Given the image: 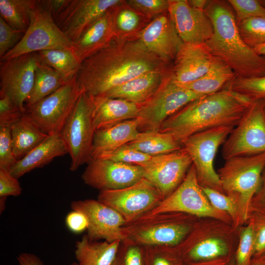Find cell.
Instances as JSON below:
<instances>
[{
  "instance_id": "1",
  "label": "cell",
  "mask_w": 265,
  "mask_h": 265,
  "mask_svg": "<svg viewBox=\"0 0 265 265\" xmlns=\"http://www.w3.org/2000/svg\"><path fill=\"white\" fill-rule=\"evenodd\" d=\"M167 64L149 52L137 37L116 38L81 63L76 79L82 92L100 98L144 73L167 70Z\"/></svg>"
},
{
  "instance_id": "2",
  "label": "cell",
  "mask_w": 265,
  "mask_h": 265,
  "mask_svg": "<svg viewBox=\"0 0 265 265\" xmlns=\"http://www.w3.org/2000/svg\"><path fill=\"white\" fill-rule=\"evenodd\" d=\"M253 101L230 88L195 100L168 117L159 131L183 142L190 136L212 128L236 126Z\"/></svg>"
},
{
  "instance_id": "3",
  "label": "cell",
  "mask_w": 265,
  "mask_h": 265,
  "mask_svg": "<svg viewBox=\"0 0 265 265\" xmlns=\"http://www.w3.org/2000/svg\"><path fill=\"white\" fill-rule=\"evenodd\" d=\"M213 32L205 43L211 54L226 63L236 78L260 77L265 74V56L258 54L242 40L230 9L219 1L210 2L204 10Z\"/></svg>"
},
{
  "instance_id": "4",
  "label": "cell",
  "mask_w": 265,
  "mask_h": 265,
  "mask_svg": "<svg viewBox=\"0 0 265 265\" xmlns=\"http://www.w3.org/2000/svg\"><path fill=\"white\" fill-rule=\"evenodd\" d=\"M265 167V152L225 159L218 170L222 192L238 202V220L244 222L251 212V202L260 187Z\"/></svg>"
},
{
  "instance_id": "5",
  "label": "cell",
  "mask_w": 265,
  "mask_h": 265,
  "mask_svg": "<svg viewBox=\"0 0 265 265\" xmlns=\"http://www.w3.org/2000/svg\"><path fill=\"white\" fill-rule=\"evenodd\" d=\"M189 214L164 212L142 215L121 228L124 240L143 246H177L191 231Z\"/></svg>"
},
{
  "instance_id": "6",
  "label": "cell",
  "mask_w": 265,
  "mask_h": 265,
  "mask_svg": "<svg viewBox=\"0 0 265 265\" xmlns=\"http://www.w3.org/2000/svg\"><path fill=\"white\" fill-rule=\"evenodd\" d=\"M94 108L93 98L82 92L61 132L71 157V171H76L91 160L95 132L93 124Z\"/></svg>"
},
{
  "instance_id": "7",
  "label": "cell",
  "mask_w": 265,
  "mask_h": 265,
  "mask_svg": "<svg viewBox=\"0 0 265 265\" xmlns=\"http://www.w3.org/2000/svg\"><path fill=\"white\" fill-rule=\"evenodd\" d=\"M71 48L72 43L56 25L45 0H39L22 38L0 60L44 50Z\"/></svg>"
},
{
  "instance_id": "8",
  "label": "cell",
  "mask_w": 265,
  "mask_h": 265,
  "mask_svg": "<svg viewBox=\"0 0 265 265\" xmlns=\"http://www.w3.org/2000/svg\"><path fill=\"white\" fill-rule=\"evenodd\" d=\"M206 95L196 93L177 83L172 73L165 79L157 91L141 104L138 118L142 132L159 131L168 117L189 103Z\"/></svg>"
},
{
  "instance_id": "9",
  "label": "cell",
  "mask_w": 265,
  "mask_h": 265,
  "mask_svg": "<svg viewBox=\"0 0 265 265\" xmlns=\"http://www.w3.org/2000/svg\"><path fill=\"white\" fill-rule=\"evenodd\" d=\"M234 127L223 126L212 128L195 133L183 142L195 167L201 186L222 192L220 178L214 169V159L219 147Z\"/></svg>"
},
{
  "instance_id": "10",
  "label": "cell",
  "mask_w": 265,
  "mask_h": 265,
  "mask_svg": "<svg viewBox=\"0 0 265 265\" xmlns=\"http://www.w3.org/2000/svg\"><path fill=\"white\" fill-rule=\"evenodd\" d=\"M265 152V101L254 100L224 143V159Z\"/></svg>"
},
{
  "instance_id": "11",
  "label": "cell",
  "mask_w": 265,
  "mask_h": 265,
  "mask_svg": "<svg viewBox=\"0 0 265 265\" xmlns=\"http://www.w3.org/2000/svg\"><path fill=\"white\" fill-rule=\"evenodd\" d=\"M82 92L76 76L53 93L26 107L25 112L48 135L60 134Z\"/></svg>"
},
{
  "instance_id": "12",
  "label": "cell",
  "mask_w": 265,
  "mask_h": 265,
  "mask_svg": "<svg viewBox=\"0 0 265 265\" xmlns=\"http://www.w3.org/2000/svg\"><path fill=\"white\" fill-rule=\"evenodd\" d=\"M164 212H181L190 215L225 219L226 213L210 203L198 182L192 164L179 186L151 212L143 215Z\"/></svg>"
},
{
  "instance_id": "13",
  "label": "cell",
  "mask_w": 265,
  "mask_h": 265,
  "mask_svg": "<svg viewBox=\"0 0 265 265\" xmlns=\"http://www.w3.org/2000/svg\"><path fill=\"white\" fill-rule=\"evenodd\" d=\"M163 199L156 187L145 178L125 188L100 191L97 199L117 211L126 223L151 212Z\"/></svg>"
},
{
  "instance_id": "14",
  "label": "cell",
  "mask_w": 265,
  "mask_h": 265,
  "mask_svg": "<svg viewBox=\"0 0 265 265\" xmlns=\"http://www.w3.org/2000/svg\"><path fill=\"white\" fill-rule=\"evenodd\" d=\"M40 61L37 52L0 61V92L6 94L23 112Z\"/></svg>"
},
{
  "instance_id": "15",
  "label": "cell",
  "mask_w": 265,
  "mask_h": 265,
  "mask_svg": "<svg viewBox=\"0 0 265 265\" xmlns=\"http://www.w3.org/2000/svg\"><path fill=\"white\" fill-rule=\"evenodd\" d=\"M192 164L183 147L176 151L152 156L139 166L144 170V178L156 187L164 199L181 184Z\"/></svg>"
},
{
  "instance_id": "16",
  "label": "cell",
  "mask_w": 265,
  "mask_h": 265,
  "mask_svg": "<svg viewBox=\"0 0 265 265\" xmlns=\"http://www.w3.org/2000/svg\"><path fill=\"white\" fill-rule=\"evenodd\" d=\"M143 178L139 165L102 159L91 160L81 175L85 184L100 191L125 188Z\"/></svg>"
},
{
  "instance_id": "17",
  "label": "cell",
  "mask_w": 265,
  "mask_h": 265,
  "mask_svg": "<svg viewBox=\"0 0 265 265\" xmlns=\"http://www.w3.org/2000/svg\"><path fill=\"white\" fill-rule=\"evenodd\" d=\"M71 207L86 215L88 222L86 235L90 240L103 239L109 242L124 240L121 228L126 222L115 210L94 199L74 201Z\"/></svg>"
},
{
  "instance_id": "18",
  "label": "cell",
  "mask_w": 265,
  "mask_h": 265,
  "mask_svg": "<svg viewBox=\"0 0 265 265\" xmlns=\"http://www.w3.org/2000/svg\"><path fill=\"white\" fill-rule=\"evenodd\" d=\"M121 0H70L54 19L58 28L73 43L94 21Z\"/></svg>"
},
{
  "instance_id": "19",
  "label": "cell",
  "mask_w": 265,
  "mask_h": 265,
  "mask_svg": "<svg viewBox=\"0 0 265 265\" xmlns=\"http://www.w3.org/2000/svg\"><path fill=\"white\" fill-rule=\"evenodd\" d=\"M168 13L184 44H203L212 36V22L204 10L191 7L186 0H169Z\"/></svg>"
},
{
  "instance_id": "20",
  "label": "cell",
  "mask_w": 265,
  "mask_h": 265,
  "mask_svg": "<svg viewBox=\"0 0 265 265\" xmlns=\"http://www.w3.org/2000/svg\"><path fill=\"white\" fill-rule=\"evenodd\" d=\"M136 37L149 52L167 64L175 60L184 44L168 12L154 18Z\"/></svg>"
},
{
  "instance_id": "21",
  "label": "cell",
  "mask_w": 265,
  "mask_h": 265,
  "mask_svg": "<svg viewBox=\"0 0 265 265\" xmlns=\"http://www.w3.org/2000/svg\"><path fill=\"white\" fill-rule=\"evenodd\" d=\"M213 58L204 44L184 43L174 60L172 78L180 84L193 81L208 72Z\"/></svg>"
},
{
  "instance_id": "22",
  "label": "cell",
  "mask_w": 265,
  "mask_h": 265,
  "mask_svg": "<svg viewBox=\"0 0 265 265\" xmlns=\"http://www.w3.org/2000/svg\"><path fill=\"white\" fill-rule=\"evenodd\" d=\"M117 38L109 9L72 43V51L81 63Z\"/></svg>"
},
{
  "instance_id": "23",
  "label": "cell",
  "mask_w": 265,
  "mask_h": 265,
  "mask_svg": "<svg viewBox=\"0 0 265 265\" xmlns=\"http://www.w3.org/2000/svg\"><path fill=\"white\" fill-rule=\"evenodd\" d=\"M168 73L167 69L144 73L115 87L102 98L121 99L142 104L157 91L169 75Z\"/></svg>"
},
{
  "instance_id": "24",
  "label": "cell",
  "mask_w": 265,
  "mask_h": 265,
  "mask_svg": "<svg viewBox=\"0 0 265 265\" xmlns=\"http://www.w3.org/2000/svg\"><path fill=\"white\" fill-rule=\"evenodd\" d=\"M140 120L137 118L125 120L95 131L91 160L135 139L140 132Z\"/></svg>"
},
{
  "instance_id": "25",
  "label": "cell",
  "mask_w": 265,
  "mask_h": 265,
  "mask_svg": "<svg viewBox=\"0 0 265 265\" xmlns=\"http://www.w3.org/2000/svg\"><path fill=\"white\" fill-rule=\"evenodd\" d=\"M68 153L60 134L49 135L11 168L10 173L17 179L36 168L49 163L54 158Z\"/></svg>"
},
{
  "instance_id": "26",
  "label": "cell",
  "mask_w": 265,
  "mask_h": 265,
  "mask_svg": "<svg viewBox=\"0 0 265 265\" xmlns=\"http://www.w3.org/2000/svg\"><path fill=\"white\" fill-rule=\"evenodd\" d=\"M93 98V97H92ZM93 124L95 131L125 120L137 118L140 105L116 98H94Z\"/></svg>"
},
{
  "instance_id": "27",
  "label": "cell",
  "mask_w": 265,
  "mask_h": 265,
  "mask_svg": "<svg viewBox=\"0 0 265 265\" xmlns=\"http://www.w3.org/2000/svg\"><path fill=\"white\" fill-rule=\"evenodd\" d=\"M13 151L18 160L42 143L49 135L26 112L10 128Z\"/></svg>"
},
{
  "instance_id": "28",
  "label": "cell",
  "mask_w": 265,
  "mask_h": 265,
  "mask_svg": "<svg viewBox=\"0 0 265 265\" xmlns=\"http://www.w3.org/2000/svg\"><path fill=\"white\" fill-rule=\"evenodd\" d=\"M121 242L93 241L84 235L76 243L75 254L78 265H112Z\"/></svg>"
},
{
  "instance_id": "29",
  "label": "cell",
  "mask_w": 265,
  "mask_h": 265,
  "mask_svg": "<svg viewBox=\"0 0 265 265\" xmlns=\"http://www.w3.org/2000/svg\"><path fill=\"white\" fill-rule=\"evenodd\" d=\"M235 78V74L231 67L214 57L210 69L204 75L193 81L181 85L198 94L207 95L222 90L225 84Z\"/></svg>"
},
{
  "instance_id": "30",
  "label": "cell",
  "mask_w": 265,
  "mask_h": 265,
  "mask_svg": "<svg viewBox=\"0 0 265 265\" xmlns=\"http://www.w3.org/2000/svg\"><path fill=\"white\" fill-rule=\"evenodd\" d=\"M117 38L135 37L147 25L146 16L129 5L126 0L110 8Z\"/></svg>"
},
{
  "instance_id": "31",
  "label": "cell",
  "mask_w": 265,
  "mask_h": 265,
  "mask_svg": "<svg viewBox=\"0 0 265 265\" xmlns=\"http://www.w3.org/2000/svg\"><path fill=\"white\" fill-rule=\"evenodd\" d=\"M185 263L214 260L229 256V248L222 239L210 238L196 243H181L177 245Z\"/></svg>"
},
{
  "instance_id": "32",
  "label": "cell",
  "mask_w": 265,
  "mask_h": 265,
  "mask_svg": "<svg viewBox=\"0 0 265 265\" xmlns=\"http://www.w3.org/2000/svg\"><path fill=\"white\" fill-rule=\"evenodd\" d=\"M128 144L151 156L176 151L183 147V143L172 134L159 131L140 132L137 137Z\"/></svg>"
},
{
  "instance_id": "33",
  "label": "cell",
  "mask_w": 265,
  "mask_h": 265,
  "mask_svg": "<svg viewBox=\"0 0 265 265\" xmlns=\"http://www.w3.org/2000/svg\"><path fill=\"white\" fill-rule=\"evenodd\" d=\"M67 82L59 73L41 60L36 67L33 86L25 108L39 102Z\"/></svg>"
},
{
  "instance_id": "34",
  "label": "cell",
  "mask_w": 265,
  "mask_h": 265,
  "mask_svg": "<svg viewBox=\"0 0 265 265\" xmlns=\"http://www.w3.org/2000/svg\"><path fill=\"white\" fill-rule=\"evenodd\" d=\"M37 0H0V15L13 28L26 31Z\"/></svg>"
},
{
  "instance_id": "35",
  "label": "cell",
  "mask_w": 265,
  "mask_h": 265,
  "mask_svg": "<svg viewBox=\"0 0 265 265\" xmlns=\"http://www.w3.org/2000/svg\"><path fill=\"white\" fill-rule=\"evenodd\" d=\"M37 53L42 62L57 71L67 82L76 77L81 63L72 49H54Z\"/></svg>"
},
{
  "instance_id": "36",
  "label": "cell",
  "mask_w": 265,
  "mask_h": 265,
  "mask_svg": "<svg viewBox=\"0 0 265 265\" xmlns=\"http://www.w3.org/2000/svg\"><path fill=\"white\" fill-rule=\"evenodd\" d=\"M146 265H184L177 246H144Z\"/></svg>"
},
{
  "instance_id": "37",
  "label": "cell",
  "mask_w": 265,
  "mask_h": 265,
  "mask_svg": "<svg viewBox=\"0 0 265 265\" xmlns=\"http://www.w3.org/2000/svg\"><path fill=\"white\" fill-rule=\"evenodd\" d=\"M243 41L252 48L265 43V16L248 18L237 23Z\"/></svg>"
},
{
  "instance_id": "38",
  "label": "cell",
  "mask_w": 265,
  "mask_h": 265,
  "mask_svg": "<svg viewBox=\"0 0 265 265\" xmlns=\"http://www.w3.org/2000/svg\"><path fill=\"white\" fill-rule=\"evenodd\" d=\"M252 101H265V74L260 77L235 78L228 87Z\"/></svg>"
},
{
  "instance_id": "39",
  "label": "cell",
  "mask_w": 265,
  "mask_h": 265,
  "mask_svg": "<svg viewBox=\"0 0 265 265\" xmlns=\"http://www.w3.org/2000/svg\"><path fill=\"white\" fill-rule=\"evenodd\" d=\"M112 265H146L145 247L121 241Z\"/></svg>"
},
{
  "instance_id": "40",
  "label": "cell",
  "mask_w": 265,
  "mask_h": 265,
  "mask_svg": "<svg viewBox=\"0 0 265 265\" xmlns=\"http://www.w3.org/2000/svg\"><path fill=\"white\" fill-rule=\"evenodd\" d=\"M151 157L126 144L112 151L103 154L96 159H107L119 162L140 165L149 160Z\"/></svg>"
},
{
  "instance_id": "41",
  "label": "cell",
  "mask_w": 265,
  "mask_h": 265,
  "mask_svg": "<svg viewBox=\"0 0 265 265\" xmlns=\"http://www.w3.org/2000/svg\"><path fill=\"white\" fill-rule=\"evenodd\" d=\"M254 228L251 219L241 232L239 243L236 251L235 265H251L254 253Z\"/></svg>"
},
{
  "instance_id": "42",
  "label": "cell",
  "mask_w": 265,
  "mask_h": 265,
  "mask_svg": "<svg viewBox=\"0 0 265 265\" xmlns=\"http://www.w3.org/2000/svg\"><path fill=\"white\" fill-rule=\"evenodd\" d=\"M212 205L216 209L228 213L234 220L238 219V209L236 199L214 189L202 186Z\"/></svg>"
},
{
  "instance_id": "43",
  "label": "cell",
  "mask_w": 265,
  "mask_h": 265,
  "mask_svg": "<svg viewBox=\"0 0 265 265\" xmlns=\"http://www.w3.org/2000/svg\"><path fill=\"white\" fill-rule=\"evenodd\" d=\"M254 228V244L252 260L265 261V214L251 212Z\"/></svg>"
},
{
  "instance_id": "44",
  "label": "cell",
  "mask_w": 265,
  "mask_h": 265,
  "mask_svg": "<svg viewBox=\"0 0 265 265\" xmlns=\"http://www.w3.org/2000/svg\"><path fill=\"white\" fill-rule=\"evenodd\" d=\"M236 13L238 23L243 20L258 16H265V7L256 0H229Z\"/></svg>"
},
{
  "instance_id": "45",
  "label": "cell",
  "mask_w": 265,
  "mask_h": 265,
  "mask_svg": "<svg viewBox=\"0 0 265 265\" xmlns=\"http://www.w3.org/2000/svg\"><path fill=\"white\" fill-rule=\"evenodd\" d=\"M17 161L13 151L10 128L0 127V169L9 171Z\"/></svg>"
},
{
  "instance_id": "46",
  "label": "cell",
  "mask_w": 265,
  "mask_h": 265,
  "mask_svg": "<svg viewBox=\"0 0 265 265\" xmlns=\"http://www.w3.org/2000/svg\"><path fill=\"white\" fill-rule=\"evenodd\" d=\"M126 2L149 18L168 12L169 0H129Z\"/></svg>"
},
{
  "instance_id": "47",
  "label": "cell",
  "mask_w": 265,
  "mask_h": 265,
  "mask_svg": "<svg viewBox=\"0 0 265 265\" xmlns=\"http://www.w3.org/2000/svg\"><path fill=\"white\" fill-rule=\"evenodd\" d=\"M23 113L6 94L0 92V127L10 128Z\"/></svg>"
},
{
  "instance_id": "48",
  "label": "cell",
  "mask_w": 265,
  "mask_h": 265,
  "mask_svg": "<svg viewBox=\"0 0 265 265\" xmlns=\"http://www.w3.org/2000/svg\"><path fill=\"white\" fill-rule=\"evenodd\" d=\"M25 32L13 28L0 17V59L18 44Z\"/></svg>"
},
{
  "instance_id": "49",
  "label": "cell",
  "mask_w": 265,
  "mask_h": 265,
  "mask_svg": "<svg viewBox=\"0 0 265 265\" xmlns=\"http://www.w3.org/2000/svg\"><path fill=\"white\" fill-rule=\"evenodd\" d=\"M9 171L0 169V197L19 196L22 188L18 180Z\"/></svg>"
},
{
  "instance_id": "50",
  "label": "cell",
  "mask_w": 265,
  "mask_h": 265,
  "mask_svg": "<svg viewBox=\"0 0 265 265\" xmlns=\"http://www.w3.org/2000/svg\"><path fill=\"white\" fill-rule=\"evenodd\" d=\"M65 223L69 230L75 234L83 232L88 226L86 215L80 211L73 210L67 215Z\"/></svg>"
},
{
  "instance_id": "51",
  "label": "cell",
  "mask_w": 265,
  "mask_h": 265,
  "mask_svg": "<svg viewBox=\"0 0 265 265\" xmlns=\"http://www.w3.org/2000/svg\"><path fill=\"white\" fill-rule=\"evenodd\" d=\"M251 211L265 214V167L262 174L260 187L251 202Z\"/></svg>"
},
{
  "instance_id": "52",
  "label": "cell",
  "mask_w": 265,
  "mask_h": 265,
  "mask_svg": "<svg viewBox=\"0 0 265 265\" xmlns=\"http://www.w3.org/2000/svg\"><path fill=\"white\" fill-rule=\"evenodd\" d=\"M70 0H45L54 19L68 4Z\"/></svg>"
},
{
  "instance_id": "53",
  "label": "cell",
  "mask_w": 265,
  "mask_h": 265,
  "mask_svg": "<svg viewBox=\"0 0 265 265\" xmlns=\"http://www.w3.org/2000/svg\"><path fill=\"white\" fill-rule=\"evenodd\" d=\"M184 265H235V256H230L214 260L197 262H186Z\"/></svg>"
},
{
  "instance_id": "54",
  "label": "cell",
  "mask_w": 265,
  "mask_h": 265,
  "mask_svg": "<svg viewBox=\"0 0 265 265\" xmlns=\"http://www.w3.org/2000/svg\"><path fill=\"white\" fill-rule=\"evenodd\" d=\"M20 265H44L41 260L35 255L22 253L17 257Z\"/></svg>"
},
{
  "instance_id": "55",
  "label": "cell",
  "mask_w": 265,
  "mask_h": 265,
  "mask_svg": "<svg viewBox=\"0 0 265 265\" xmlns=\"http://www.w3.org/2000/svg\"><path fill=\"white\" fill-rule=\"evenodd\" d=\"M187 2L191 7L202 10H204L209 3L205 0H190Z\"/></svg>"
},
{
  "instance_id": "56",
  "label": "cell",
  "mask_w": 265,
  "mask_h": 265,
  "mask_svg": "<svg viewBox=\"0 0 265 265\" xmlns=\"http://www.w3.org/2000/svg\"><path fill=\"white\" fill-rule=\"evenodd\" d=\"M253 49L258 54L265 56V43L256 46Z\"/></svg>"
},
{
  "instance_id": "57",
  "label": "cell",
  "mask_w": 265,
  "mask_h": 265,
  "mask_svg": "<svg viewBox=\"0 0 265 265\" xmlns=\"http://www.w3.org/2000/svg\"><path fill=\"white\" fill-rule=\"evenodd\" d=\"M6 198L0 197V213L3 212L5 207V201Z\"/></svg>"
},
{
  "instance_id": "58",
  "label": "cell",
  "mask_w": 265,
  "mask_h": 265,
  "mask_svg": "<svg viewBox=\"0 0 265 265\" xmlns=\"http://www.w3.org/2000/svg\"><path fill=\"white\" fill-rule=\"evenodd\" d=\"M251 265H265L264 260H252Z\"/></svg>"
},
{
  "instance_id": "59",
  "label": "cell",
  "mask_w": 265,
  "mask_h": 265,
  "mask_svg": "<svg viewBox=\"0 0 265 265\" xmlns=\"http://www.w3.org/2000/svg\"><path fill=\"white\" fill-rule=\"evenodd\" d=\"M70 265H78V264L76 262H74V263H72Z\"/></svg>"
},
{
  "instance_id": "60",
  "label": "cell",
  "mask_w": 265,
  "mask_h": 265,
  "mask_svg": "<svg viewBox=\"0 0 265 265\" xmlns=\"http://www.w3.org/2000/svg\"></svg>"
}]
</instances>
